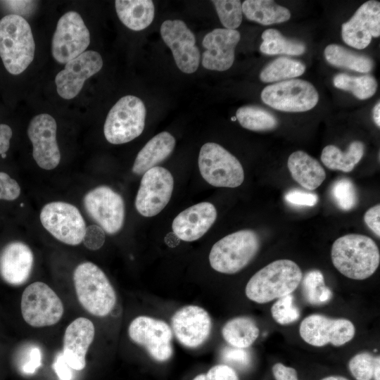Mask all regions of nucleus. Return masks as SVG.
<instances>
[{"mask_svg":"<svg viewBox=\"0 0 380 380\" xmlns=\"http://www.w3.org/2000/svg\"><path fill=\"white\" fill-rule=\"evenodd\" d=\"M331 257L334 266L340 273L355 280L371 277L380 262L376 243L370 237L357 234L337 239L331 246Z\"/></svg>","mask_w":380,"mask_h":380,"instance_id":"obj_1","label":"nucleus"},{"mask_svg":"<svg viewBox=\"0 0 380 380\" xmlns=\"http://www.w3.org/2000/svg\"><path fill=\"white\" fill-rule=\"evenodd\" d=\"M303 273L298 265L287 259L273 261L260 269L248 281L245 293L248 299L266 303L291 294L298 286Z\"/></svg>","mask_w":380,"mask_h":380,"instance_id":"obj_2","label":"nucleus"},{"mask_svg":"<svg viewBox=\"0 0 380 380\" xmlns=\"http://www.w3.org/2000/svg\"><path fill=\"white\" fill-rule=\"evenodd\" d=\"M35 43L30 25L22 16L9 14L0 20V57L6 70L17 75L34 57Z\"/></svg>","mask_w":380,"mask_h":380,"instance_id":"obj_3","label":"nucleus"},{"mask_svg":"<svg viewBox=\"0 0 380 380\" xmlns=\"http://www.w3.org/2000/svg\"><path fill=\"white\" fill-rule=\"evenodd\" d=\"M73 282L78 300L89 313L105 317L113 310L117 300L115 289L96 265L91 262L78 265Z\"/></svg>","mask_w":380,"mask_h":380,"instance_id":"obj_4","label":"nucleus"},{"mask_svg":"<svg viewBox=\"0 0 380 380\" xmlns=\"http://www.w3.org/2000/svg\"><path fill=\"white\" fill-rule=\"evenodd\" d=\"M258 234L251 229L232 233L217 241L209 254L211 267L224 274H235L255 258L260 248Z\"/></svg>","mask_w":380,"mask_h":380,"instance_id":"obj_5","label":"nucleus"},{"mask_svg":"<svg viewBox=\"0 0 380 380\" xmlns=\"http://www.w3.org/2000/svg\"><path fill=\"white\" fill-rule=\"evenodd\" d=\"M146 110L138 97L127 95L109 110L103 126L106 139L113 144L129 142L138 137L145 126Z\"/></svg>","mask_w":380,"mask_h":380,"instance_id":"obj_6","label":"nucleus"},{"mask_svg":"<svg viewBox=\"0 0 380 380\" xmlns=\"http://www.w3.org/2000/svg\"><path fill=\"white\" fill-rule=\"evenodd\" d=\"M198 168L203 178L213 186L235 188L244 180L243 169L239 160L216 143L202 146Z\"/></svg>","mask_w":380,"mask_h":380,"instance_id":"obj_7","label":"nucleus"},{"mask_svg":"<svg viewBox=\"0 0 380 380\" xmlns=\"http://www.w3.org/2000/svg\"><path fill=\"white\" fill-rule=\"evenodd\" d=\"M20 310L25 322L33 327L56 324L64 312L61 298L42 281L34 282L25 289L21 297Z\"/></svg>","mask_w":380,"mask_h":380,"instance_id":"obj_8","label":"nucleus"},{"mask_svg":"<svg viewBox=\"0 0 380 380\" xmlns=\"http://www.w3.org/2000/svg\"><path fill=\"white\" fill-rule=\"evenodd\" d=\"M262 101L276 110L284 112H305L313 108L319 101V94L309 82L291 79L265 87L261 92Z\"/></svg>","mask_w":380,"mask_h":380,"instance_id":"obj_9","label":"nucleus"},{"mask_svg":"<svg viewBox=\"0 0 380 380\" xmlns=\"http://www.w3.org/2000/svg\"><path fill=\"white\" fill-rule=\"evenodd\" d=\"M42 226L57 240L71 246L82 242L86 224L75 205L63 201L46 204L40 213Z\"/></svg>","mask_w":380,"mask_h":380,"instance_id":"obj_10","label":"nucleus"},{"mask_svg":"<svg viewBox=\"0 0 380 380\" xmlns=\"http://www.w3.org/2000/svg\"><path fill=\"white\" fill-rule=\"evenodd\" d=\"M89 43V31L80 15L67 12L57 23L52 37V56L57 62L65 64L84 53Z\"/></svg>","mask_w":380,"mask_h":380,"instance_id":"obj_11","label":"nucleus"},{"mask_svg":"<svg viewBox=\"0 0 380 380\" xmlns=\"http://www.w3.org/2000/svg\"><path fill=\"white\" fill-rule=\"evenodd\" d=\"M83 203L88 215L108 234L118 233L125 216V203L118 193L108 186H99L89 191Z\"/></svg>","mask_w":380,"mask_h":380,"instance_id":"obj_12","label":"nucleus"},{"mask_svg":"<svg viewBox=\"0 0 380 380\" xmlns=\"http://www.w3.org/2000/svg\"><path fill=\"white\" fill-rule=\"evenodd\" d=\"M128 334L156 361L165 362L172 355V331L163 320L144 315L137 317L129 324Z\"/></svg>","mask_w":380,"mask_h":380,"instance_id":"obj_13","label":"nucleus"},{"mask_svg":"<svg viewBox=\"0 0 380 380\" xmlns=\"http://www.w3.org/2000/svg\"><path fill=\"white\" fill-rule=\"evenodd\" d=\"M174 188V179L167 169L153 167L141 180L135 198V208L144 217L158 215L167 205Z\"/></svg>","mask_w":380,"mask_h":380,"instance_id":"obj_14","label":"nucleus"},{"mask_svg":"<svg viewBox=\"0 0 380 380\" xmlns=\"http://www.w3.org/2000/svg\"><path fill=\"white\" fill-rule=\"evenodd\" d=\"M299 333L307 343L313 346L321 347L329 343L341 346L354 337L355 328L349 319L313 314L302 321Z\"/></svg>","mask_w":380,"mask_h":380,"instance_id":"obj_15","label":"nucleus"},{"mask_svg":"<svg viewBox=\"0 0 380 380\" xmlns=\"http://www.w3.org/2000/svg\"><path fill=\"white\" fill-rule=\"evenodd\" d=\"M160 34L171 49L177 68L191 74L198 68L201 53L196 45V37L185 23L181 20H167L160 26Z\"/></svg>","mask_w":380,"mask_h":380,"instance_id":"obj_16","label":"nucleus"},{"mask_svg":"<svg viewBox=\"0 0 380 380\" xmlns=\"http://www.w3.org/2000/svg\"><path fill=\"white\" fill-rule=\"evenodd\" d=\"M56 130L55 119L46 113L34 116L27 128V135L32 144V156L44 170L56 168L61 160Z\"/></svg>","mask_w":380,"mask_h":380,"instance_id":"obj_17","label":"nucleus"},{"mask_svg":"<svg viewBox=\"0 0 380 380\" xmlns=\"http://www.w3.org/2000/svg\"><path fill=\"white\" fill-rule=\"evenodd\" d=\"M103 59L94 51L84 53L67 62L65 68L55 77L58 95L65 99L75 98L81 91L84 82L100 71Z\"/></svg>","mask_w":380,"mask_h":380,"instance_id":"obj_18","label":"nucleus"},{"mask_svg":"<svg viewBox=\"0 0 380 380\" xmlns=\"http://www.w3.org/2000/svg\"><path fill=\"white\" fill-rule=\"evenodd\" d=\"M172 329L178 341L187 348H196L208 338L212 322L208 312L197 305L177 310L171 319Z\"/></svg>","mask_w":380,"mask_h":380,"instance_id":"obj_19","label":"nucleus"},{"mask_svg":"<svg viewBox=\"0 0 380 380\" xmlns=\"http://www.w3.org/2000/svg\"><path fill=\"white\" fill-rule=\"evenodd\" d=\"M343 42L357 49L366 48L372 37L380 35V3L370 0L362 4L341 27Z\"/></svg>","mask_w":380,"mask_h":380,"instance_id":"obj_20","label":"nucleus"},{"mask_svg":"<svg viewBox=\"0 0 380 380\" xmlns=\"http://www.w3.org/2000/svg\"><path fill=\"white\" fill-rule=\"evenodd\" d=\"M240 39L236 30L217 28L208 32L202 42L205 49L202 54V65L210 70L229 69L234 61L235 49Z\"/></svg>","mask_w":380,"mask_h":380,"instance_id":"obj_21","label":"nucleus"},{"mask_svg":"<svg viewBox=\"0 0 380 380\" xmlns=\"http://www.w3.org/2000/svg\"><path fill=\"white\" fill-rule=\"evenodd\" d=\"M217 215V210L212 203H197L179 213L172 222V231L182 241L198 240L212 227Z\"/></svg>","mask_w":380,"mask_h":380,"instance_id":"obj_22","label":"nucleus"},{"mask_svg":"<svg viewBox=\"0 0 380 380\" xmlns=\"http://www.w3.org/2000/svg\"><path fill=\"white\" fill-rule=\"evenodd\" d=\"M94 334V324L85 317H78L67 327L63 336V354L72 369L80 371L85 367L86 354Z\"/></svg>","mask_w":380,"mask_h":380,"instance_id":"obj_23","label":"nucleus"},{"mask_svg":"<svg viewBox=\"0 0 380 380\" xmlns=\"http://www.w3.org/2000/svg\"><path fill=\"white\" fill-rule=\"evenodd\" d=\"M33 263V253L27 244L11 242L0 253V276L10 285H22L29 279Z\"/></svg>","mask_w":380,"mask_h":380,"instance_id":"obj_24","label":"nucleus"},{"mask_svg":"<svg viewBox=\"0 0 380 380\" xmlns=\"http://www.w3.org/2000/svg\"><path fill=\"white\" fill-rule=\"evenodd\" d=\"M175 137L167 132H162L151 139L138 153L132 166V172L144 175L149 169L165 160L173 151Z\"/></svg>","mask_w":380,"mask_h":380,"instance_id":"obj_25","label":"nucleus"},{"mask_svg":"<svg viewBox=\"0 0 380 380\" xmlns=\"http://www.w3.org/2000/svg\"><path fill=\"white\" fill-rule=\"evenodd\" d=\"M287 166L293 179L308 190L316 189L326 178L325 170L319 161L303 151L291 153Z\"/></svg>","mask_w":380,"mask_h":380,"instance_id":"obj_26","label":"nucleus"},{"mask_svg":"<svg viewBox=\"0 0 380 380\" xmlns=\"http://www.w3.org/2000/svg\"><path fill=\"white\" fill-rule=\"evenodd\" d=\"M115 6L120 21L134 31L146 28L154 18L155 7L151 0H117Z\"/></svg>","mask_w":380,"mask_h":380,"instance_id":"obj_27","label":"nucleus"},{"mask_svg":"<svg viewBox=\"0 0 380 380\" xmlns=\"http://www.w3.org/2000/svg\"><path fill=\"white\" fill-rule=\"evenodd\" d=\"M246 18L263 25L281 23L291 18L290 11L271 0H246L241 4Z\"/></svg>","mask_w":380,"mask_h":380,"instance_id":"obj_28","label":"nucleus"},{"mask_svg":"<svg viewBox=\"0 0 380 380\" xmlns=\"http://www.w3.org/2000/svg\"><path fill=\"white\" fill-rule=\"evenodd\" d=\"M365 149V144L360 141L351 142L345 152L335 145H327L323 148L320 158L330 170L349 172L360 161Z\"/></svg>","mask_w":380,"mask_h":380,"instance_id":"obj_29","label":"nucleus"},{"mask_svg":"<svg viewBox=\"0 0 380 380\" xmlns=\"http://www.w3.org/2000/svg\"><path fill=\"white\" fill-rule=\"evenodd\" d=\"M222 334L231 346L247 348L258 337L259 329L252 319L237 317L225 323Z\"/></svg>","mask_w":380,"mask_h":380,"instance_id":"obj_30","label":"nucleus"},{"mask_svg":"<svg viewBox=\"0 0 380 380\" xmlns=\"http://www.w3.org/2000/svg\"><path fill=\"white\" fill-rule=\"evenodd\" d=\"M326 61L336 67L366 73L372 70L373 61L367 56L359 54L336 44L328 45L324 51Z\"/></svg>","mask_w":380,"mask_h":380,"instance_id":"obj_31","label":"nucleus"},{"mask_svg":"<svg viewBox=\"0 0 380 380\" xmlns=\"http://www.w3.org/2000/svg\"><path fill=\"white\" fill-rule=\"evenodd\" d=\"M261 37L262 42L260 50L265 54L300 56L305 51V45L303 42L289 39L277 30L267 29Z\"/></svg>","mask_w":380,"mask_h":380,"instance_id":"obj_32","label":"nucleus"},{"mask_svg":"<svg viewBox=\"0 0 380 380\" xmlns=\"http://www.w3.org/2000/svg\"><path fill=\"white\" fill-rule=\"evenodd\" d=\"M236 118L243 128L251 131H270L278 125L277 118L271 112L254 105L238 108Z\"/></svg>","mask_w":380,"mask_h":380,"instance_id":"obj_33","label":"nucleus"},{"mask_svg":"<svg viewBox=\"0 0 380 380\" xmlns=\"http://www.w3.org/2000/svg\"><path fill=\"white\" fill-rule=\"evenodd\" d=\"M305 66L301 61L288 57H279L269 63L260 72L263 82H281L300 76Z\"/></svg>","mask_w":380,"mask_h":380,"instance_id":"obj_34","label":"nucleus"},{"mask_svg":"<svg viewBox=\"0 0 380 380\" xmlns=\"http://www.w3.org/2000/svg\"><path fill=\"white\" fill-rule=\"evenodd\" d=\"M333 84L337 89L352 92L360 100L372 97L377 89V82L370 75L353 76L346 73H338L334 77Z\"/></svg>","mask_w":380,"mask_h":380,"instance_id":"obj_35","label":"nucleus"},{"mask_svg":"<svg viewBox=\"0 0 380 380\" xmlns=\"http://www.w3.org/2000/svg\"><path fill=\"white\" fill-rule=\"evenodd\" d=\"M302 289L305 300L312 305H320L328 302L331 291L325 286L322 273L314 270L305 274L302 281Z\"/></svg>","mask_w":380,"mask_h":380,"instance_id":"obj_36","label":"nucleus"},{"mask_svg":"<svg viewBox=\"0 0 380 380\" xmlns=\"http://www.w3.org/2000/svg\"><path fill=\"white\" fill-rule=\"evenodd\" d=\"M220 20L225 29L236 30L242 22L241 2L239 0H214L211 1Z\"/></svg>","mask_w":380,"mask_h":380,"instance_id":"obj_37","label":"nucleus"},{"mask_svg":"<svg viewBox=\"0 0 380 380\" xmlns=\"http://www.w3.org/2000/svg\"><path fill=\"white\" fill-rule=\"evenodd\" d=\"M331 196L339 208L350 210L357 203V194L354 184L348 178L337 179L331 186Z\"/></svg>","mask_w":380,"mask_h":380,"instance_id":"obj_38","label":"nucleus"},{"mask_svg":"<svg viewBox=\"0 0 380 380\" xmlns=\"http://www.w3.org/2000/svg\"><path fill=\"white\" fill-rule=\"evenodd\" d=\"M379 356L363 352L353 356L348 363L349 369L356 380H371Z\"/></svg>","mask_w":380,"mask_h":380,"instance_id":"obj_39","label":"nucleus"},{"mask_svg":"<svg viewBox=\"0 0 380 380\" xmlns=\"http://www.w3.org/2000/svg\"><path fill=\"white\" fill-rule=\"evenodd\" d=\"M273 319L282 325L296 322L300 317V312L293 303V296L288 294L278 298L271 308Z\"/></svg>","mask_w":380,"mask_h":380,"instance_id":"obj_40","label":"nucleus"},{"mask_svg":"<svg viewBox=\"0 0 380 380\" xmlns=\"http://www.w3.org/2000/svg\"><path fill=\"white\" fill-rule=\"evenodd\" d=\"M221 358L227 365L239 369H246L251 362V355L246 348L233 346L224 347L221 351Z\"/></svg>","mask_w":380,"mask_h":380,"instance_id":"obj_41","label":"nucleus"},{"mask_svg":"<svg viewBox=\"0 0 380 380\" xmlns=\"http://www.w3.org/2000/svg\"><path fill=\"white\" fill-rule=\"evenodd\" d=\"M192 380H239L236 371L224 365H217L211 367L206 374L196 376Z\"/></svg>","mask_w":380,"mask_h":380,"instance_id":"obj_42","label":"nucleus"},{"mask_svg":"<svg viewBox=\"0 0 380 380\" xmlns=\"http://www.w3.org/2000/svg\"><path fill=\"white\" fill-rule=\"evenodd\" d=\"M285 200L292 205L312 207L317 203L318 196L314 193L294 189L287 191Z\"/></svg>","mask_w":380,"mask_h":380,"instance_id":"obj_43","label":"nucleus"},{"mask_svg":"<svg viewBox=\"0 0 380 380\" xmlns=\"http://www.w3.org/2000/svg\"><path fill=\"white\" fill-rule=\"evenodd\" d=\"M20 194L18 183L7 173L0 172V199L14 201Z\"/></svg>","mask_w":380,"mask_h":380,"instance_id":"obj_44","label":"nucleus"},{"mask_svg":"<svg viewBox=\"0 0 380 380\" xmlns=\"http://www.w3.org/2000/svg\"><path fill=\"white\" fill-rule=\"evenodd\" d=\"M104 241V231L99 225L91 224L86 228L82 242L88 249L98 250L103 245Z\"/></svg>","mask_w":380,"mask_h":380,"instance_id":"obj_45","label":"nucleus"},{"mask_svg":"<svg viewBox=\"0 0 380 380\" xmlns=\"http://www.w3.org/2000/svg\"><path fill=\"white\" fill-rule=\"evenodd\" d=\"M22 362L21 371L25 374H32L42 365V352L37 346L29 348L28 354Z\"/></svg>","mask_w":380,"mask_h":380,"instance_id":"obj_46","label":"nucleus"},{"mask_svg":"<svg viewBox=\"0 0 380 380\" xmlns=\"http://www.w3.org/2000/svg\"><path fill=\"white\" fill-rule=\"evenodd\" d=\"M380 205L377 204L368 209L364 216V220L367 226L376 235L380 237Z\"/></svg>","mask_w":380,"mask_h":380,"instance_id":"obj_47","label":"nucleus"},{"mask_svg":"<svg viewBox=\"0 0 380 380\" xmlns=\"http://www.w3.org/2000/svg\"><path fill=\"white\" fill-rule=\"evenodd\" d=\"M35 1H3L2 4L12 12L18 15H27L33 9ZM23 17V16H22Z\"/></svg>","mask_w":380,"mask_h":380,"instance_id":"obj_48","label":"nucleus"},{"mask_svg":"<svg viewBox=\"0 0 380 380\" xmlns=\"http://www.w3.org/2000/svg\"><path fill=\"white\" fill-rule=\"evenodd\" d=\"M53 368L61 380L72 379V368L66 362L63 353H59L57 355L53 365Z\"/></svg>","mask_w":380,"mask_h":380,"instance_id":"obj_49","label":"nucleus"},{"mask_svg":"<svg viewBox=\"0 0 380 380\" xmlns=\"http://www.w3.org/2000/svg\"><path fill=\"white\" fill-rule=\"evenodd\" d=\"M272 373L276 380H298L296 370L281 363L274 365Z\"/></svg>","mask_w":380,"mask_h":380,"instance_id":"obj_50","label":"nucleus"},{"mask_svg":"<svg viewBox=\"0 0 380 380\" xmlns=\"http://www.w3.org/2000/svg\"><path fill=\"white\" fill-rule=\"evenodd\" d=\"M12 134V129L8 125L0 124V155L8 151Z\"/></svg>","mask_w":380,"mask_h":380,"instance_id":"obj_51","label":"nucleus"},{"mask_svg":"<svg viewBox=\"0 0 380 380\" xmlns=\"http://www.w3.org/2000/svg\"><path fill=\"white\" fill-rule=\"evenodd\" d=\"M373 119L378 127H380V103L378 101L372 110Z\"/></svg>","mask_w":380,"mask_h":380,"instance_id":"obj_52","label":"nucleus"},{"mask_svg":"<svg viewBox=\"0 0 380 380\" xmlns=\"http://www.w3.org/2000/svg\"><path fill=\"white\" fill-rule=\"evenodd\" d=\"M379 371H380V360H379L375 365L374 371V377L375 380H380L379 377Z\"/></svg>","mask_w":380,"mask_h":380,"instance_id":"obj_53","label":"nucleus"},{"mask_svg":"<svg viewBox=\"0 0 380 380\" xmlns=\"http://www.w3.org/2000/svg\"><path fill=\"white\" fill-rule=\"evenodd\" d=\"M322 380H348V379L341 376H329L322 379Z\"/></svg>","mask_w":380,"mask_h":380,"instance_id":"obj_54","label":"nucleus"},{"mask_svg":"<svg viewBox=\"0 0 380 380\" xmlns=\"http://www.w3.org/2000/svg\"><path fill=\"white\" fill-rule=\"evenodd\" d=\"M6 153H4V154L1 155V157L4 158H6Z\"/></svg>","mask_w":380,"mask_h":380,"instance_id":"obj_55","label":"nucleus"},{"mask_svg":"<svg viewBox=\"0 0 380 380\" xmlns=\"http://www.w3.org/2000/svg\"><path fill=\"white\" fill-rule=\"evenodd\" d=\"M236 119V117L232 118V120H235Z\"/></svg>","mask_w":380,"mask_h":380,"instance_id":"obj_56","label":"nucleus"}]
</instances>
